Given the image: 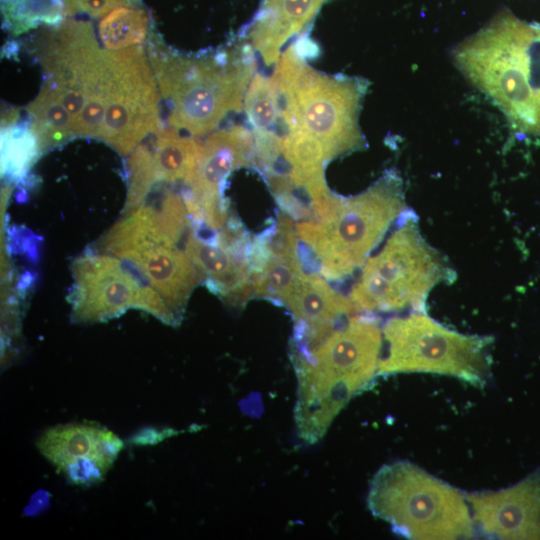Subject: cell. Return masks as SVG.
<instances>
[{
    "label": "cell",
    "instance_id": "cell-1",
    "mask_svg": "<svg viewBox=\"0 0 540 540\" xmlns=\"http://www.w3.org/2000/svg\"><path fill=\"white\" fill-rule=\"evenodd\" d=\"M382 349L380 322L364 312L315 341L290 343L297 378L294 421L301 440H321L348 402L373 384Z\"/></svg>",
    "mask_w": 540,
    "mask_h": 540
},
{
    "label": "cell",
    "instance_id": "cell-2",
    "mask_svg": "<svg viewBox=\"0 0 540 540\" xmlns=\"http://www.w3.org/2000/svg\"><path fill=\"white\" fill-rule=\"evenodd\" d=\"M534 32L535 24L503 11L457 45L452 56L463 76L494 102L515 132L540 136V93L531 83L529 64Z\"/></svg>",
    "mask_w": 540,
    "mask_h": 540
},
{
    "label": "cell",
    "instance_id": "cell-3",
    "mask_svg": "<svg viewBox=\"0 0 540 540\" xmlns=\"http://www.w3.org/2000/svg\"><path fill=\"white\" fill-rule=\"evenodd\" d=\"M407 209L402 178L390 169L358 195L343 197L329 218L295 222V229L319 273L340 281L362 268Z\"/></svg>",
    "mask_w": 540,
    "mask_h": 540
},
{
    "label": "cell",
    "instance_id": "cell-4",
    "mask_svg": "<svg viewBox=\"0 0 540 540\" xmlns=\"http://www.w3.org/2000/svg\"><path fill=\"white\" fill-rule=\"evenodd\" d=\"M455 277L447 258L423 237L415 212L407 209L381 250L362 266L349 298L358 312H425L431 290Z\"/></svg>",
    "mask_w": 540,
    "mask_h": 540
},
{
    "label": "cell",
    "instance_id": "cell-5",
    "mask_svg": "<svg viewBox=\"0 0 540 540\" xmlns=\"http://www.w3.org/2000/svg\"><path fill=\"white\" fill-rule=\"evenodd\" d=\"M367 505L374 517L407 539H470L476 534L466 494L407 460L373 476Z\"/></svg>",
    "mask_w": 540,
    "mask_h": 540
},
{
    "label": "cell",
    "instance_id": "cell-6",
    "mask_svg": "<svg viewBox=\"0 0 540 540\" xmlns=\"http://www.w3.org/2000/svg\"><path fill=\"white\" fill-rule=\"evenodd\" d=\"M151 62L170 106V125L196 136L212 131L229 111L241 108L253 72L252 61L239 52L195 59L155 51Z\"/></svg>",
    "mask_w": 540,
    "mask_h": 540
},
{
    "label": "cell",
    "instance_id": "cell-7",
    "mask_svg": "<svg viewBox=\"0 0 540 540\" xmlns=\"http://www.w3.org/2000/svg\"><path fill=\"white\" fill-rule=\"evenodd\" d=\"M382 331L378 376L423 372L455 377L478 388L488 384L493 337L459 333L425 312L392 317Z\"/></svg>",
    "mask_w": 540,
    "mask_h": 540
},
{
    "label": "cell",
    "instance_id": "cell-8",
    "mask_svg": "<svg viewBox=\"0 0 540 540\" xmlns=\"http://www.w3.org/2000/svg\"><path fill=\"white\" fill-rule=\"evenodd\" d=\"M98 248L136 271L179 325L191 293L203 279L185 251L158 229L148 204L123 215L99 240Z\"/></svg>",
    "mask_w": 540,
    "mask_h": 540
},
{
    "label": "cell",
    "instance_id": "cell-9",
    "mask_svg": "<svg viewBox=\"0 0 540 540\" xmlns=\"http://www.w3.org/2000/svg\"><path fill=\"white\" fill-rule=\"evenodd\" d=\"M367 82L358 77L328 76L313 68L300 88L280 95L287 128L298 127L316 137L330 160L366 148L359 113Z\"/></svg>",
    "mask_w": 540,
    "mask_h": 540
},
{
    "label": "cell",
    "instance_id": "cell-10",
    "mask_svg": "<svg viewBox=\"0 0 540 540\" xmlns=\"http://www.w3.org/2000/svg\"><path fill=\"white\" fill-rule=\"evenodd\" d=\"M71 271L74 283L69 301L73 322H102L136 308L176 326L158 293L119 258L86 252L72 262Z\"/></svg>",
    "mask_w": 540,
    "mask_h": 540
},
{
    "label": "cell",
    "instance_id": "cell-11",
    "mask_svg": "<svg viewBox=\"0 0 540 540\" xmlns=\"http://www.w3.org/2000/svg\"><path fill=\"white\" fill-rule=\"evenodd\" d=\"M110 76L98 138L121 155L130 154L149 133L161 129L155 80L140 46L108 50Z\"/></svg>",
    "mask_w": 540,
    "mask_h": 540
},
{
    "label": "cell",
    "instance_id": "cell-12",
    "mask_svg": "<svg viewBox=\"0 0 540 540\" xmlns=\"http://www.w3.org/2000/svg\"><path fill=\"white\" fill-rule=\"evenodd\" d=\"M254 163L253 136L244 127L210 134L202 143L196 175L181 193L192 223L212 232L221 230L229 219L222 185L232 171Z\"/></svg>",
    "mask_w": 540,
    "mask_h": 540
},
{
    "label": "cell",
    "instance_id": "cell-13",
    "mask_svg": "<svg viewBox=\"0 0 540 540\" xmlns=\"http://www.w3.org/2000/svg\"><path fill=\"white\" fill-rule=\"evenodd\" d=\"M252 238L235 217L212 236L202 237L192 226L185 253L207 288L233 306L253 298L250 249Z\"/></svg>",
    "mask_w": 540,
    "mask_h": 540
},
{
    "label": "cell",
    "instance_id": "cell-14",
    "mask_svg": "<svg viewBox=\"0 0 540 540\" xmlns=\"http://www.w3.org/2000/svg\"><path fill=\"white\" fill-rule=\"evenodd\" d=\"M475 530L488 538L540 540V468L515 485L466 494Z\"/></svg>",
    "mask_w": 540,
    "mask_h": 540
},
{
    "label": "cell",
    "instance_id": "cell-15",
    "mask_svg": "<svg viewBox=\"0 0 540 540\" xmlns=\"http://www.w3.org/2000/svg\"><path fill=\"white\" fill-rule=\"evenodd\" d=\"M282 306L294 320L292 340L299 342L319 339L358 313L349 296L337 292L314 271L303 275Z\"/></svg>",
    "mask_w": 540,
    "mask_h": 540
},
{
    "label": "cell",
    "instance_id": "cell-16",
    "mask_svg": "<svg viewBox=\"0 0 540 540\" xmlns=\"http://www.w3.org/2000/svg\"><path fill=\"white\" fill-rule=\"evenodd\" d=\"M37 447L59 472L79 461L96 462L109 470L123 442L99 424L76 423L46 430Z\"/></svg>",
    "mask_w": 540,
    "mask_h": 540
},
{
    "label": "cell",
    "instance_id": "cell-17",
    "mask_svg": "<svg viewBox=\"0 0 540 540\" xmlns=\"http://www.w3.org/2000/svg\"><path fill=\"white\" fill-rule=\"evenodd\" d=\"M327 0H263L250 30L256 50L267 64L276 61L282 45L315 17Z\"/></svg>",
    "mask_w": 540,
    "mask_h": 540
},
{
    "label": "cell",
    "instance_id": "cell-18",
    "mask_svg": "<svg viewBox=\"0 0 540 540\" xmlns=\"http://www.w3.org/2000/svg\"><path fill=\"white\" fill-rule=\"evenodd\" d=\"M155 185L194 179L202 151V143L179 135L172 129H160L152 143Z\"/></svg>",
    "mask_w": 540,
    "mask_h": 540
},
{
    "label": "cell",
    "instance_id": "cell-19",
    "mask_svg": "<svg viewBox=\"0 0 540 540\" xmlns=\"http://www.w3.org/2000/svg\"><path fill=\"white\" fill-rule=\"evenodd\" d=\"M40 152L61 144L75 135L74 119L54 91L44 83L39 95L28 107Z\"/></svg>",
    "mask_w": 540,
    "mask_h": 540
},
{
    "label": "cell",
    "instance_id": "cell-20",
    "mask_svg": "<svg viewBox=\"0 0 540 540\" xmlns=\"http://www.w3.org/2000/svg\"><path fill=\"white\" fill-rule=\"evenodd\" d=\"M149 15L134 6H120L109 12L99 23V36L111 51L140 46L148 35Z\"/></svg>",
    "mask_w": 540,
    "mask_h": 540
},
{
    "label": "cell",
    "instance_id": "cell-21",
    "mask_svg": "<svg viewBox=\"0 0 540 540\" xmlns=\"http://www.w3.org/2000/svg\"><path fill=\"white\" fill-rule=\"evenodd\" d=\"M5 27L18 34L41 23L57 25L65 13L62 0H1Z\"/></svg>",
    "mask_w": 540,
    "mask_h": 540
},
{
    "label": "cell",
    "instance_id": "cell-22",
    "mask_svg": "<svg viewBox=\"0 0 540 540\" xmlns=\"http://www.w3.org/2000/svg\"><path fill=\"white\" fill-rule=\"evenodd\" d=\"M280 94L273 77L256 74L245 94V111L255 130H270L280 110Z\"/></svg>",
    "mask_w": 540,
    "mask_h": 540
},
{
    "label": "cell",
    "instance_id": "cell-23",
    "mask_svg": "<svg viewBox=\"0 0 540 540\" xmlns=\"http://www.w3.org/2000/svg\"><path fill=\"white\" fill-rule=\"evenodd\" d=\"M2 174L20 179L36 159L39 150L34 133L20 127H5L2 132Z\"/></svg>",
    "mask_w": 540,
    "mask_h": 540
},
{
    "label": "cell",
    "instance_id": "cell-24",
    "mask_svg": "<svg viewBox=\"0 0 540 540\" xmlns=\"http://www.w3.org/2000/svg\"><path fill=\"white\" fill-rule=\"evenodd\" d=\"M128 174V194L123 215L143 204L155 186L152 144H139L132 151L128 160Z\"/></svg>",
    "mask_w": 540,
    "mask_h": 540
},
{
    "label": "cell",
    "instance_id": "cell-25",
    "mask_svg": "<svg viewBox=\"0 0 540 540\" xmlns=\"http://www.w3.org/2000/svg\"><path fill=\"white\" fill-rule=\"evenodd\" d=\"M65 13L74 15L85 13L98 18L120 6H134L135 0H62Z\"/></svg>",
    "mask_w": 540,
    "mask_h": 540
},
{
    "label": "cell",
    "instance_id": "cell-26",
    "mask_svg": "<svg viewBox=\"0 0 540 540\" xmlns=\"http://www.w3.org/2000/svg\"><path fill=\"white\" fill-rule=\"evenodd\" d=\"M530 77L534 89L540 93V26L535 25V32L529 48Z\"/></svg>",
    "mask_w": 540,
    "mask_h": 540
},
{
    "label": "cell",
    "instance_id": "cell-27",
    "mask_svg": "<svg viewBox=\"0 0 540 540\" xmlns=\"http://www.w3.org/2000/svg\"><path fill=\"white\" fill-rule=\"evenodd\" d=\"M170 435H172V430H164L160 432L154 430H147L135 436L133 441L138 444H149L155 443V440L160 441Z\"/></svg>",
    "mask_w": 540,
    "mask_h": 540
}]
</instances>
